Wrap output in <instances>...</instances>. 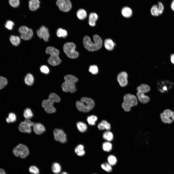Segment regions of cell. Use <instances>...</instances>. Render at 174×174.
<instances>
[{
	"instance_id": "6da1fadb",
	"label": "cell",
	"mask_w": 174,
	"mask_h": 174,
	"mask_svg": "<svg viewBox=\"0 0 174 174\" xmlns=\"http://www.w3.org/2000/svg\"><path fill=\"white\" fill-rule=\"evenodd\" d=\"M94 42L91 41L90 37L85 36L83 39V43L85 47L90 51H97L101 48L102 45V41L101 37L97 35L93 36Z\"/></svg>"
},
{
	"instance_id": "7a4b0ae2",
	"label": "cell",
	"mask_w": 174,
	"mask_h": 174,
	"mask_svg": "<svg viewBox=\"0 0 174 174\" xmlns=\"http://www.w3.org/2000/svg\"><path fill=\"white\" fill-rule=\"evenodd\" d=\"M60 101L59 97L54 93H52L49 95L47 99L44 100L42 105L45 111L48 113H53L56 111V109L53 106L55 102H58Z\"/></svg>"
},
{
	"instance_id": "3957f363",
	"label": "cell",
	"mask_w": 174,
	"mask_h": 174,
	"mask_svg": "<svg viewBox=\"0 0 174 174\" xmlns=\"http://www.w3.org/2000/svg\"><path fill=\"white\" fill-rule=\"evenodd\" d=\"M65 82L62 84V88L65 92L74 93L76 91L75 83L78 81L77 78L72 75H66L64 77Z\"/></svg>"
},
{
	"instance_id": "277c9868",
	"label": "cell",
	"mask_w": 174,
	"mask_h": 174,
	"mask_svg": "<svg viewBox=\"0 0 174 174\" xmlns=\"http://www.w3.org/2000/svg\"><path fill=\"white\" fill-rule=\"evenodd\" d=\"M94 105V100L87 97H83L80 101H77L76 106L77 109L82 112H87L92 109Z\"/></svg>"
},
{
	"instance_id": "5b68a950",
	"label": "cell",
	"mask_w": 174,
	"mask_h": 174,
	"mask_svg": "<svg viewBox=\"0 0 174 174\" xmlns=\"http://www.w3.org/2000/svg\"><path fill=\"white\" fill-rule=\"evenodd\" d=\"M138 104L137 97L134 95L128 93L124 96L122 106L125 111L129 112L130 110L131 107L137 106Z\"/></svg>"
},
{
	"instance_id": "8992f818",
	"label": "cell",
	"mask_w": 174,
	"mask_h": 174,
	"mask_svg": "<svg viewBox=\"0 0 174 174\" xmlns=\"http://www.w3.org/2000/svg\"><path fill=\"white\" fill-rule=\"evenodd\" d=\"M45 52L50 55L48 60L49 63L51 65L55 66L59 64L61 60L59 57V51L58 50L53 47H48L46 49Z\"/></svg>"
},
{
	"instance_id": "52a82bcc",
	"label": "cell",
	"mask_w": 174,
	"mask_h": 174,
	"mask_svg": "<svg viewBox=\"0 0 174 174\" xmlns=\"http://www.w3.org/2000/svg\"><path fill=\"white\" fill-rule=\"evenodd\" d=\"M75 45L74 43L68 42L64 44L63 49L64 52L68 57L72 58H75L79 55V53L75 51Z\"/></svg>"
},
{
	"instance_id": "ba28073f",
	"label": "cell",
	"mask_w": 174,
	"mask_h": 174,
	"mask_svg": "<svg viewBox=\"0 0 174 174\" xmlns=\"http://www.w3.org/2000/svg\"><path fill=\"white\" fill-rule=\"evenodd\" d=\"M13 152L15 156L19 157L22 158H25L29 154V150L27 147L21 144L17 145L13 149Z\"/></svg>"
},
{
	"instance_id": "9c48e42d",
	"label": "cell",
	"mask_w": 174,
	"mask_h": 174,
	"mask_svg": "<svg viewBox=\"0 0 174 174\" xmlns=\"http://www.w3.org/2000/svg\"><path fill=\"white\" fill-rule=\"evenodd\" d=\"M34 124L33 122L29 119H26L20 123L19 129L21 132L30 133L31 131V127Z\"/></svg>"
},
{
	"instance_id": "30bf717a",
	"label": "cell",
	"mask_w": 174,
	"mask_h": 174,
	"mask_svg": "<svg viewBox=\"0 0 174 174\" xmlns=\"http://www.w3.org/2000/svg\"><path fill=\"white\" fill-rule=\"evenodd\" d=\"M174 112V111H172L169 109L164 110L163 112L160 114L161 121L165 123L170 124L172 123L173 121L170 118H172Z\"/></svg>"
},
{
	"instance_id": "8fae6325",
	"label": "cell",
	"mask_w": 174,
	"mask_h": 174,
	"mask_svg": "<svg viewBox=\"0 0 174 174\" xmlns=\"http://www.w3.org/2000/svg\"><path fill=\"white\" fill-rule=\"evenodd\" d=\"M56 4L59 9L63 12H68L72 7L71 3L69 0H57Z\"/></svg>"
},
{
	"instance_id": "7c38bea8",
	"label": "cell",
	"mask_w": 174,
	"mask_h": 174,
	"mask_svg": "<svg viewBox=\"0 0 174 174\" xmlns=\"http://www.w3.org/2000/svg\"><path fill=\"white\" fill-rule=\"evenodd\" d=\"M55 139L62 143H65L67 141L66 135L61 129H56L53 131Z\"/></svg>"
},
{
	"instance_id": "4fadbf2b",
	"label": "cell",
	"mask_w": 174,
	"mask_h": 174,
	"mask_svg": "<svg viewBox=\"0 0 174 174\" xmlns=\"http://www.w3.org/2000/svg\"><path fill=\"white\" fill-rule=\"evenodd\" d=\"M128 74L125 71H122L117 75V80L120 86L122 87L126 86L128 84Z\"/></svg>"
},
{
	"instance_id": "5bb4252c",
	"label": "cell",
	"mask_w": 174,
	"mask_h": 174,
	"mask_svg": "<svg viewBox=\"0 0 174 174\" xmlns=\"http://www.w3.org/2000/svg\"><path fill=\"white\" fill-rule=\"evenodd\" d=\"M164 10V7L160 2L158 3V5H153L151 9V14L155 16H158L162 14Z\"/></svg>"
},
{
	"instance_id": "9a60e30c",
	"label": "cell",
	"mask_w": 174,
	"mask_h": 174,
	"mask_svg": "<svg viewBox=\"0 0 174 174\" xmlns=\"http://www.w3.org/2000/svg\"><path fill=\"white\" fill-rule=\"evenodd\" d=\"M37 34L40 38H43L45 41H47L50 36L48 29L44 26H42L36 31Z\"/></svg>"
},
{
	"instance_id": "2e32d148",
	"label": "cell",
	"mask_w": 174,
	"mask_h": 174,
	"mask_svg": "<svg viewBox=\"0 0 174 174\" xmlns=\"http://www.w3.org/2000/svg\"><path fill=\"white\" fill-rule=\"evenodd\" d=\"M172 83L167 81H162L158 84V89L160 92L164 93L168 91L172 86Z\"/></svg>"
},
{
	"instance_id": "e0dca14e",
	"label": "cell",
	"mask_w": 174,
	"mask_h": 174,
	"mask_svg": "<svg viewBox=\"0 0 174 174\" xmlns=\"http://www.w3.org/2000/svg\"><path fill=\"white\" fill-rule=\"evenodd\" d=\"M144 93L137 91L136 93V95L138 99L140 102L143 104H146L150 100L149 97L144 94Z\"/></svg>"
},
{
	"instance_id": "ac0fdd59",
	"label": "cell",
	"mask_w": 174,
	"mask_h": 174,
	"mask_svg": "<svg viewBox=\"0 0 174 174\" xmlns=\"http://www.w3.org/2000/svg\"><path fill=\"white\" fill-rule=\"evenodd\" d=\"M33 126V130L37 134H41L45 131V127L41 123H34Z\"/></svg>"
},
{
	"instance_id": "d6986e66",
	"label": "cell",
	"mask_w": 174,
	"mask_h": 174,
	"mask_svg": "<svg viewBox=\"0 0 174 174\" xmlns=\"http://www.w3.org/2000/svg\"><path fill=\"white\" fill-rule=\"evenodd\" d=\"M40 3L39 0H29V7L30 9L32 11L36 10L39 7Z\"/></svg>"
},
{
	"instance_id": "ffe728a7",
	"label": "cell",
	"mask_w": 174,
	"mask_h": 174,
	"mask_svg": "<svg viewBox=\"0 0 174 174\" xmlns=\"http://www.w3.org/2000/svg\"><path fill=\"white\" fill-rule=\"evenodd\" d=\"M115 45V43L110 38L106 39L104 41V46L106 49L108 51L113 50Z\"/></svg>"
},
{
	"instance_id": "44dd1931",
	"label": "cell",
	"mask_w": 174,
	"mask_h": 174,
	"mask_svg": "<svg viewBox=\"0 0 174 174\" xmlns=\"http://www.w3.org/2000/svg\"><path fill=\"white\" fill-rule=\"evenodd\" d=\"M97 14L95 13H91L89 17V25L92 27L94 26L95 25V22L98 18Z\"/></svg>"
},
{
	"instance_id": "7402d4cb",
	"label": "cell",
	"mask_w": 174,
	"mask_h": 174,
	"mask_svg": "<svg viewBox=\"0 0 174 174\" xmlns=\"http://www.w3.org/2000/svg\"><path fill=\"white\" fill-rule=\"evenodd\" d=\"M98 127L100 130L106 129L108 130H110L111 128L110 124L105 120H103L98 124Z\"/></svg>"
},
{
	"instance_id": "603a6c76",
	"label": "cell",
	"mask_w": 174,
	"mask_h": 174,
	"mask_svg": "<svg viewBox=\"0 0 174 174\" xmlns=\"http://www.w3.org/2000/svg\"><path fill=\"white\" fill-rule=\"evenodd\" d=\"M121 13L123 17L128 18L131 16L132 14V12L130 8L128 7H125L122 8Z\"/></svg>"
},
{
	"instance_id": "cb8c5ba5",
	"label": "cell",
	"mask_w": 174,
	"mask_h": 174,
	"mask_svg": "<svg viewBox=\"0 0 174 174\" xmlns=\"http://www.w3.org/2000/svg\"><path fill=\"white\" fill-rule=\"evenodd\" d=\"M137 91L145 93L150 91V88L149 85L146 84H142L137 87Z\"/></svg>"
},
{
	"instance_id": "d4e9b609",
	"label": "cell",
	"mask_w": 174,
	"mask_h": 174,
	"mask_svg": "<svg viewBox=\"0 0 174 174\" xmlns=\"http://www.w3.org/2000/svg\"><path fill=\"white\" fill-rule=\"evenodd\" d=\"M33 34V32L32 29H29V30L27 32L23 34H20V37L24 40H29L32 37Z\"/></svg>"
},
{
	"instance_id": "484cf974",
	"label": "cell",
	"mask_w": 174,
	"mask_h": 174,
	"mask_svg": "<svg viewBox=\"0 0 174 174\" xmlns=\"http://www.w3.org/2000/svg\"><path fill=\"white\" fill-rule=\"evenodd\" d=\"M24 80L25 83L27 85L29 86H31L34 83V78L31 74L28 73L26 75Z\"/></svg>"
},
{
	"instance_id": "4316f807",
	"label": "cell",
	"mask_w": 174,
	"mask_h": 174,
	"mask_svg": "<svg viewBox=\"0 0 174 174\" xmlns=\"http://www.w3.org/2000/svg\"><path fill=\"white\" fill-rule=\"evenodd\" d=\"M83 146L82 145H79L75 148V152L78 156H82L85 153V152Z\"/></svg>"
},
{
	"instance_id": "83f0119b",
	"label": "cell",
	"mask_w": 174,
	"mask_h": 174,
	"mask_svg": "<svg viewBox=\"0 0 174 174\" xmlns=\"http://www.w3.org/2000/svg\"><path fill=\"white\" fill-rule=\"evenodd\" d=\"M76 14L78 18L81 20L85 19L87 16L86 12L83 9H79L77 12Z\"/></svg>"
},
{
	"instance_id": "f1b7e54d",
	"label": "cell",
	"mask_w": 174,
	"mask_h": 174,
	"mask_svg": "<svg viewBox=\"0 0 174 174\" xmlns=\"http://www.w3.org/2000/svg\"><path fill=\"white\" fill-rule=\"evenodd\" d=\"M51 169L53 173L57 174L60 172L61 170V166L59 163L55 162L53 163L52 164Z\"/></svg>"
},
{
	"instance_id": "f546056e",
	"label": "cell",
	"mask_w": 174,
	"mask_h": 174,
	"mask_svg": "<svg viewBox=\"0 0 174 174\" xmlns=\"http://www.w3.org/2000/svg\"><path fill=\"white\" fill-rule=\"evenodd\" d=\"M77 126L79 130L81 132H85L87 130V126L85 123L83 122H77Z\"/></svg>"
},
{
	"instance_id": "4dcf8cb0",
	"label": "cell",
	"mask_w": 174,
	"mask_h": 174,
	"mask_svg": "<svg viewBox=\"0 0 174 174\" xmlns=\"http://www.w3.org/2000/svg\"><path fill=\"white\" fill-rule=\"evenodd\" d=\"M103 137L104 139L108 141H111L113 139V136L112 132L107 131L103 133Z\"/></svg>"
},
{
	"instance_id": "1f68e13d",
	"label": "cell",
	"mask_w": 174,
	"mask_h": 174,
	"mask_svg": "<svg viewBox=\"0 0 174 174\" xmlns=\"http://www.w3.org/2000/svg\"><path fill=\"white\" fill-rule=\"evenodd\" d=\"M10 40L12 44L16 46L18 45L20 42V38L16 36H11L10 38Z\"/></svg>"
},
{
	"instance_id": "d6a6232c",
	"label": "cell",
	"mask_w": 174,
	"mask_h": 174,
	"mask_svg": "<svg viewBox=\"0 0 174 174\" xmlns=\"http://www.w3.org/2000/svg\"><path fill=\"white\" fill-rule=\"evenodd\" d=\"M17 119L16 115L14 113L11 112L9 113L8 116L6 119V121L8 123H14Z\"/></svg>"
},
{
	"instance_id": "836d02e7",
	"label": "cell",
	"mask_w": 174,
	"mask_h": 174,
	"mask_svg": "<svg viewBox=\"0 0 174 174\" xmlns=\"http://www.w3.org/2000/svg\"><path fill=\"white\" fill-rule=\"evenodd\" d=\"M23 115L25 118L27 119H30L33 116V114L31 110L29 108H27L25 110Z\"/></svg>"
},
{
	"instance_id": "e575fe53",
	"label": "cell",
	"mask_w": 174,
	"mask_h": 174,
	"mask_svg": "<svg viewBox=\"0 0 174 174\" xmlns=\"http://www.w3.org/2000/svg\"><path fill=\"white\" fill-rule=\"evenodd\" d=\"M57 35L59 37H66L67 35V31L65 29L61 28L58 29L57 31Z\"/></svg>"
},
{
	"instance_id": "d590c367",
	"label": "cell",
	"mask_w": 174,
	"mask_h": 174,
	"mask_svg": "<svg viewBox=\"0 0 174 174\" xmlns=\"http://www.w3.org/2000/svg\"><path fill=\"white\" fill-rule=\"evenodd\" d=\"M97 118L96 116L92 115L87 117V121L89 124L92 126L95 125V122L97 121Z\"/></svg>"
},
{
	"instance_id": "8d00e7d4",
	"label": "cell",
	"mask_w": 174,
	"mask_h": 174,
	"mask_svg": "<svg viewBox=\"0 0 174 174\" xmlns=\"http://www.w3.org/2000/svg\"><path fill=\"white\" fill-rule=\"evenodd\" d=\"M102 147L104 151L108 152L112 150V145L111 143L109 142H105L102 144Z\"/></svg>"
},
{
	"instance_id": "74e56055",
	"label": "cell",
	"mask_w": 174,
	"mask_h": 174,
	"mask_svg": "<svg viewBox=\"0 0 174 174\" xmlns=\"http://www.w3.org/2000/svg\"><path fill=\"white\" fill-rule=\"evenodd\" d=\"M107 160L108 163L111 166L115 165L117 163L116 158L113 155H109L108 156Z\"/></svg>"
},
{
	"instance_id": "f35d334b",
	"label": "cell",
	"mask_w": 174,
	"mask_h": 174,
	"mask_svg": "<svg viewBox=\"0 0 174 174\" xmlns=\"http://www.w3.org/2000/svg\"><path fill=\"white\" fill-rule=\"evenodd\" d=\"M101 167L103 169L107 172H110L112 171L111 166L108 163L105 162L102 163L101 165Z\"/></svg>"
},
{
	"instance_id": "ab89813d",
	"label": "cell",
	"mask_w": 174,
	"mask_h": 174,
	"mask_svg": "<svg viewBox=\"0 0 174 174\" xmlns=\"http://www.w3.org/2000/svg\"><path fill=\"white\" fill-rule=\"evenodd\" d=\"M90 72L93 74L98 73V69L97 66L95 65H92L90 66L89 69Z\"/></svg>"
},
{
	"instance_id": "60d3db41",
	"label": "cell",
	"mask_w": 174,
	"mask_h": 174,
	"mask_svg": "<svg viewBox=\"0 0 174 174\" xmlns=\"http://www.w3.org/2000/svg\"><path fill=\"white\" fill-rule=\"evenodd\" d=\"M7 81L5 78L0 76V89L3 88L7 84Z\"/></svg>"
},
{
	"instance_id": "b9f144b4",
	"label": "cell",
	"mask_w": 174,
	"mask_h": 174,
	"mask_svg": "<svg viewBox=\"0 0 174 174\" xmlns=\"http://www.w3.org/2000/svg\"><path fill=\"white\" fill-rule=\"evenodd\" d=\"M9 2L12 7L16 8L19 5L20 1L19 0H9Z\"/></svg>"
},
{
	"instance_id": "7bdbcfd3",
	"label": "cell",
	"mask_w": 174,
	"mask_h": 174,
	"mask_svg": "<svg viewBox=\"0 0 174 174\" xmlns=\"http://www.w3.org/2000/svg\"><path fill=\"white\" fill-rule=\"evenodd\" d=\"M29 172L33 174H39V169L35 166H31L29 168Z\"/></svg>"
},
{
	"instance_id": "ee69618b",
	"label": "cell",
	"mask_w": 174,
	"mask_h": 174,
	"mask_svg": "<svg viewBox=\"0 0 174 174\" xmlns=\"http://www.w3.org/2000/svg\"><path fill=\"white\" fill-rule=\"evenodd\" d=\"M14 25V23L13 22L10 20H8L6 22L5 26L6 28L11 30L13 29Z\"/></svg>"
},
{
	"instance_id": "f6af8a7d",
	"label": "cell",
	"mask_w": 174,
	"mask_h": 174,
	"mask_svg": "<svg viewBox=\"0 0 174 174\" xmlns=\"http://www.w3.org/2000/svg\"><path fill=\"white\" fill-rule=\"evenodd\" d=\"M40 70L42 73L46 74H48L49 72V68L45 65H42L41 67Z\"/></svg>"
},
{
	"instance_id": "bcb514c9",
	"label": "cell",
	"mask_w": 174,
	"mask_h": 174,
	"mask_svg": "<svg viewBox=\"0 0 174 174\" xmlns=\"http://www.w3.org/2000/svg\"><path fill=\"white\" fill-rule=\"evenodd\" d=\"M29 29L27 27L22 26L20 27L19 29V31L20 34H22L27 32Z\"/></svg>"
},
{
	"instance_id": "7dc6e473",
	"label": "cell",
	"mask_w": 174,
	"mask_h": 174,
	"mask_svg": "<svg viewBox=\"0 0 174 174\" xmlns=\"http://www.w3.org/2000/svg\"><path fill=\"white\" fill-rule=\"evenodd\" d=\"M170 60L172 63L174 64V54L171 55Z\"/></svg>"
},
{
	"instance_id": "c3c4849f",
	"label": "cell",
	"mask_w": 174,
	"mask_h": 174,
	"mask_svg": "<svg viewBox=\"0 0 174 174\" xmlns=\"http://www.w3.org/2000/svg\"><path fill=\"white\" fill-rule=\"evenodd\" d=\"M171 7L172 9L174 11V0H173L171 2Z\"/></svg>"
},
{
	"instance_id": "681fc988",
	"label": "cell",
	"mask_w": 174,
	"mask_h": 174,
	"mask_svg": "<svg viewBox=\"0 0 174 174\" xmlns=\"http://www.w3.org/2000/svg\"><path fill=\"white\" fill-rule=\"evenodd\" d=\"M0 174H6L4 169L0 168Z\"/></svg>"
},
{
	"instance_id": "f907efd6",
	"label": "cell",
	"mask_w": 174,
	"mask_h": 174,
	"mask_svg": "<svg viewBox=\"0 0 174 174\" xmlns=\"http://www.w3.org/2000/svg\"><path fill=\"white\" fill-rule=\"evenodd\" d=\"M60 174H68L65 172H63L62 173Z\"/></svg>"
},
{
	"instance_id": "816d5d0a",
	"label": "cell",
	"mask_w": 174,
	"mask_h": 174,
	"mask_svg": "<svg viewBox=\"0 0 174 174\" xmlns=\"http://www.w3.org/2000/svg\"></svg>"
}]
</instances>
